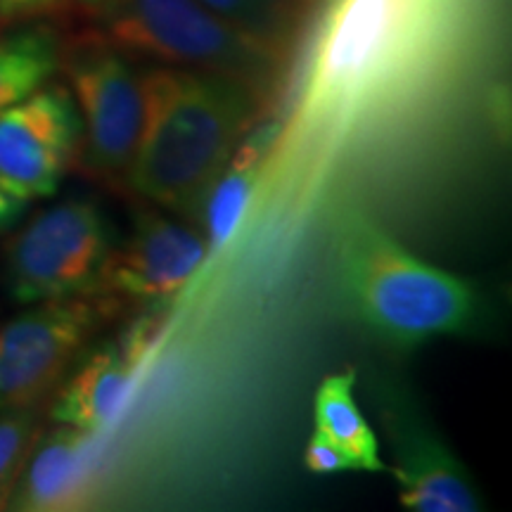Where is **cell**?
Wrapping results in <instances>:
<instances>
[{"mask_svg": "<svg viewBox=\"0 0 512 512\" xmlns=\"http://www.w3.org/2000/svg\"><path fill=\"white\" fill-rule=\"evenodd\" d=\"M316 432L328 437L354 460L356 470L387 472L380 441L356 401L354 370L328 375L316 392Z\"/></svg>", "mask_w": 512, "mask_h": 512, "instance_id": "14", "label": "cell"}, {"mask_svg": "<svg viewBox=\"0 0 512 512\" xmlns=\"http://www.w3.org/2000/svg\"><path fill=\"white\" fill-rule=\"evenodd\" d=\"M86 434L60 425L48 437H38L10 503L17 510H67L86 501L95 470L93 441Z\"/></svg>", "mask_w": 512, "mask_h": 512, "instance_id": "11", "label": "cell"}, {"mask_svg": "<svg viewBox=\"0 0 512 512\" xmlns=\"http://www.w3.org/2000/svg\"><path fill=\"white\" fill-rule=\"evenodd\" d=\"M112 302L100 294L29 304L0 328V413L36 406L81 354Z\"/></svg>", "mask_w": 512, "mask_h": 512, "instance_id": "7", "label": "cell"}, {"mask_svg": "<svg viewBox=\"0 0 512 512\" xmlns=\"http://www.w3.org/2000/svg\"><path fill=\"white\" fill-rule=\"evenodd\" d=\"M200 3L235 27L283 50L290 41L294 17H297L292 0H200Z\"/></svg>", "mask_w": 512, "mask_h": 512, "instance_id": "16", "label": "cell"}, {"mask_svg": "<svg viewBox=\"0 0 512 512\" xmlns=\"http://www.w3.org/2000/svg\"><path fill=\"white\" fill-rule=\"evenodd\" d=\"M81 119L67 86L46 83L0 112V188L22 202L53 197L76 162Z\"/></svg>", "mask_w": 512, "mask_h": 512, "instance_id": "8", "label": "cell"}, {"mask_svg": "<svg viewBox=\"0 0 512 512\" xmlns=\"http://www.w3.org/2000/svg\"><path fill=\"white\" fill-rule=\"evenodd\" d=\"M38 437L41 415L36 406L0 413V510L10 503Z\"/></svg>", "mask_w": 512, "mask_h": 512, "instance_id": "17", "label": "cell"}, {"mask_svg": "<svg viewBox=\"0 0 512 512\" xmlns=\"http://www.w3.org/2000/svg\"><path fill=\"white\" fill-rule=\"evenodd\" d=\"M463 0H335L302 86L309 119H351L401 98L446 60Z\"/></svg>", "mask_w": 512, "mask_h": 512, "instance_id": "1", "label": "cell"}, {"mask_svg": "<svg viewBox=\"0 0 512 512\" xmlns=\"http://www.w3.org/2000/svg\"><path fill=\"white\" fill-rule=\"evenodd\" d=\"M27 209V202L12 197L8 190L0 188V235L8 233V230L19 221V216Z\"/></svg>", "mask_w": 512, "mask_h": 512, "instance_id": "20", "label": "cell"}, {"mask_svg": "<svg viewBox=\"0 0 512 512\" xmlns=\"http://www.w3.org/2000/svg\"><path fill=\"white\" fill-rule=\"evenodd\" d=\"M335 273L351 316L392 347L463 335L477 320L479 292L470 280L422 261L361 211L339 223Z\"/></svg>", "mask_w": 512, "mask_h": 512, "instance_id": "3", "label": "cell"}, {"mask_svg": "<svg viewBox=\"0 0 512 512\" xmlns=\"http://www.w3.org/2000/svg\"><path fill=\"white\" fill-rule=\"evenodd\" d=\"M117 240L98 202H57L12 235L3 256V283L12 302L29 306L98 294Z\"/></svg>", "mask_w": 512, "mask_h": 512, "instance_id": "5", "label": "cell"}, {"mask_svg": "<svg viewBox=\"0 0 512 512\" xmlns=\"http://www.w3.org/2000/svg\"><path fill=\"white\" fill-rule=\"evenodd\" d=\"M280 133H283L280 121H266V124L249 128L219 178L211 185L200 209L209 252H219L226 247V242L238 230L252 200L256 178L264 169Z\"/></svg>", "mask_w": 512, "mask_h": 512, "instance_id": "13", "label": "cell"}, {"mask_svg": "<svg viewBox=\"0 0 512 512\" xmlns=\"http://www.w3.org/2000/svg\"><path fill=\"white\" fill-rule=\"evenodd\" d=\"M204 233L152 207L133 216V228L117 242L102 273L98 294L140 306H162L185 290L207 259Z\"/></svg>", "mask_w": 512, "mask_h": 512, "instance_id": "9", "label": "cell"}, {"mask_svg": "<svg viewBox=\"0 0 512 512\" xmlns=\"http://www.w3.org/2000/svg\"><path fill=\"white\" fill-rule=\"evenodd\" d=\"M69 0H0L3 22H27V19L48 17L60 12Z\"/></svg>", "mask_w": 512, "mask_h": 512, "instance_id": "19", "label": "cell"}, {"mask_svg": "<svg viewBox=\"0 0 512 512\" xmlns=\"http://www.w3.org/2000/svg\"><path fill=\"white\" fill-rule=\"evenodd\" d=\"M81 119L76 162L88 176L126 183L145 124V69L100 36L64 57Z\"/></svg>", "mask_w": 512, "mask_h": 512, "instance_id": "6", "label": "cell"}, {"mask_svg": "<svg viewBox=\"0 0 512 512\" xmlns=\"http://www.w3.org/2000/svg\"><path fill=\"white\" fill-rule=\"evenodd\" d=\"M304 463L311 472H316V475H337V472L356 470L354 460L320 432L313 434L309 444H306Z\"/></svg>", "mask_w": 512, "mask_h": 512, "instance_id": "18", "label": "cell"}, {"mask_svg": "<svg viewBox=\"0 0 512 512\" xmlns=\"http://www.w3.org/2000/svg\"><path fill=\"white\" fill-rule=\"evenodd\" d=\"M100 38L131 60L226 74L266 88L283 48L235 27L200 0H112L98 15Z\"/></svg>", "mask_w": 512, "mask_h": 512, "instance_id": "4", "label": "cell"}, {"mask_svg": "<svg viewBox=\"0 0 512 512\" xmlns=\"http://www.w3.org/2000/svg\"><path fill=\"white\" fill-rule=\"evenodd\" d=\"M62 67L60 38L34 24L0 36V112L53 79Z\"/></svg>", "mask_w": 512, "mask_h": 512, "instance_id": "15", "label": "cell"}, {"mask_svg": "<svg viewBox=\"0 0 512 512\" xmlns=\"http://www.w3.org/2000/svg\"><path fill=\"white\" fill-rule=\"evenodd\" d=\"M69 3H76L79 5L81 10H86V12H91V15H95L98 17L102 10L107 8V5L112 3V0H69Z\"/></svg>", "mask_w": 512, "mask_h": 512, "instance_id": "21", "label": "cell"}, {"mask_svg": "<svg viewBox=\"0 0 512 512\" xmlns=\"http://www.w3.org/2000/svg\"><path fill=\"white\" fill-rule=\"evenodd\" d=\"M382 418L392 441V472L399 503L415 512H475L482 508L475 482L411 403L384 389Z\"/></svg>", "mask_w": 512, "mask_h": 512, "instance_id": "10", "label": "cell"}, {"mask_svg": "<svg viewBox=\"0 0 512 512\" xmlns=\"http://www.w3.org/2000/svg\"><path fill=\"white\" fill-rule=\"evenodd\" d=\"M136 366L121 344L107 342L67 377L50 406V420L86 434H105L124 413Z\"/></svg>", "mask_w": 512, "mask_h": 512, "instance_id": "12", "label": "cell"}, {"mask_svg": "<svg viewBox=\"0 0 512 512\" xmlns=\"http://www.w3.org/2000/svg\"><path fill=\"white\" fill-rule=\"evenodd\" d=\"M261 98L264 88L235 76L147 67L145 124L126 185L169 214L197 216Z\"/></svg>", "mask_w": 512, "mask_h": 512, "instance_id": "2", "label": "cell"}]
</instances>
